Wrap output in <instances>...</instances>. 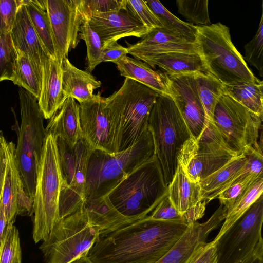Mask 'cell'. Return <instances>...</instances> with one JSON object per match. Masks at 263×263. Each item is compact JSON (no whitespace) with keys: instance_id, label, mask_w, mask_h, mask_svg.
<instances>
[{"instance_id":"12","label":"cell","mask_w":263,"mask_h":263,"mask_svg":"<svg viewBox=\"0 0 263 263\" xmlns=\"http://www.w3.org/2000/svg\"><path fill=\"white\" fill-rule=\"evenodd\" d=\"M62 183L59 199L60 218L77 211L86 199V173L93 150L82 138L73 147L55 138Z\"/></svg>"},{"instance_id":"11","label":"cell","mask_w":263,"mask_h":263,"mask_svg":"<svg viewBox=\"0 0 263 263\" xmlns=\"http://www.w3.org/2000/svg\"><path fill=\"white\" fill-rule=\"evenodd\" d=\"M213 123L226 144L238 156L246 155L258 143L262 118L253 113L227 94L214 109Z\"/></svg>"},{"instance_id":"1","label":"cell","mask_w":263,"mask_h":263,"mask_svg":"<svg viewBox=\"0 0 263 263\" xmlns=\"http://www.w3.org/2000/svg\"><path fill=\"white\" fill-rule=\"evenodd\" d=\"M189 225L184 220H157L147 216L100 235L87 256L92 263H155Z\"/></svg>"},{"instance_id":"37","label":"cell","mask_w":263,"mask_h":263,"mask_svg":"<svg viewBox=\"0 0 263 263\" xmlns=\"http://www.w3.org/2000/svg\"><path fill=\"white\" fill-rule=\"evenodd\" d=\"M80 32V38L84 40L87 47V71L90 72L100 63L102 44L98 34L90 26L87 18H84Z\"/></svg>"},{"instance_id":"26","label":"cell","mask_w":263,"mask_h":263,"mask_svg":"<svg viewBox=\"0 0 263 263\" xmlns=\"http://www.w3.org/2000/svg\"><path fill=\"white\" fill-rule=\"evenodd\" d=\"M3 142L6 160L2 203L7 225L13 224L17 215L18 193L22 182L15 162V145L5 138Z\"/></svg>"},{"instance_id":"22","label":"cell","mask_w":263,"mask_h":263,"mask_svg":"<svg viewBox=\"0 0 263 263\" xmlns=\"http://www.w3.org/2000/svg\"><path fill=\"white\" fill-rule=\"evenodd\" d=\"M62 87L61 64L57 58L49 57L42 69L38 103L43 117L49 119L66 99Z\"/></svg>"},{"instance_id":"25","label":"cell","mask_w":263,"mask_h":263,"mask_svg":"<svg viewBox=\"0 0 263 263\" xmlns=\"http://www.w3.org/2000/svg\"><path fill=\"white\" fill-rule=\"evenodd\" d=\"M90 223L106 234L134 221L121 214L107 196L86 199L82 205Z\"/></svg>"},{"instance_id":"43","label":"cell","mask_w":263,"mask_h":263,"mask_svg":"<svg viewBox=\"0 0 263 263\" xmlns=\"http://www.w3.org/2000/svg\"><path fill=\"white\" fill-rule=\"evenodd\" d=\"M86 17L93 13L126 9V0H83Z\"/></svg>"},{"instance_id":"20","label":"cell","mask_w":263,"mask_h":263,"mask_svg":"<svg viewBox=\"0 0 263 263\" xmlns=\"http://www.w3.org/2000/svg\"><path fill=\"white\" fill-rule=\"evenodd\" d=\"M128 54L141 59L171 52L198 53L195 41L177 34L164 28L154 29L138 42L129 45Z\"/></svg>"},{"instance_id":"34","label":"cell","mask_w":263,"mask_h":263,"mask_svg":"<svg viewBox=\"0 0 263 263\" xmlns=\"http://www.w3.org/2000/svg\"><path fill=\"white\" fill-rule=\"evenodd\" d=\"M12 81L39 99L42 84V76L34 67L29 59L17 54Z\"/></svg>"},{"instance_id":"7","label":"cell","mask_w":263,"mask_h":263,"mask_svg":"<svg viewBox=\"0 0 263 263\" xmlns=\"http://www.w3.org/2000/svg\"><path fill=\"white\" fill-rule=\"evenodd\" d=\"M62 183L56 140L48 134L42 152L33 198L32 237L35 243L46 239L60 219Z\"/></svg>"},{"instance_id":"31","label":"cell","mask_w":263,"mask_h":263,"mask_svg":"<svg viewBox=\"0 0 263 263\" xmlns=\"http://www.w3.org/2000/svg\"><path fill=\"white\" fill-rule=\"evenodd\" d=\"M227 94L248 110L262 118L263 83H238L223 85Z\"/></svg>"},{"instance_id":"14","label":"cell","mask_w":263,"mask_h":263,"mask_svg":"<svg viewBox=\"0 0 263 263\" xmlns=\"http://www.w3.org/2000/svg\"><path fill=\"white\" fill-rule=\"evenodd\" d=\"M79 108L82 137L91 148L108 154L119 152L120 126L106 107L105 98L101 93L79 103Z\"/></svg>"},{"instance_id":"5","label":"cell","mask_w":263,"mask_h":263,"mask_svg":"<svg viewBox=\"0 0 263 263\" xmlns=\"http://www.w3.org/2000/svg\"><path fill=\"white\" fill-rule=\"evenodd\" d=\"M21 124L17 134L15 159L26 195L33 200L37 173L46 133L37 99L19 87Z\"/></svg>"},{"instance_id":"13","label":"cell","mask_w":263,"mask_h":263,"mask_svg":"<svg viewBox=\"0 0 263 263\" xmlns=\"http://www.w3.org/2000/svg\"><path fill=\"white\" fill-rule=\"evenodd\" d=\"M238 156L224 143L212 122L199 139L191 137L183 144L177 157L189 180L200 181Z\"/></svg>"},{"instance_id":"40","label":"cell","mask_w":263,"mask_h":263,"mask_svg":"<svg viewBox=\"0 0 263 263\" xmlns=\"http://www.w3.org/2000/svg\"><path fill=\"white\" fill-rule=\"evenodd\" d=\"M17 53L10 33L0 36V82L12 80Z\"/></svg>"},{"instance_id":"15","label":"cell","mask_w":263,"mask_h":263,"mask_svg":"<svg viewBox=\"0 0 263 263\" xmlns=\"http://www.w3.org/2000/svg\"><path fill=\"white\" fill-rule=\"evenodd\" d=\"M56 58L62 64L79 41L80 27L86 17L83 0H46Z\"/></svg>"},{"instance_id":"17","label":"cell","mask_w":263,"mask_h":263,"mask_svg":"<svg viewBox=\"0 0 263 263\" xmlns=\"http://www.w3.org/2000/svg\"><path fill=\"white\" fill-rule=\"evenodd\" d=\"M227 209L221 204L205 222L190 224L176 244L155 263H189L198 249L206 243L210 234L225 219Z\"/></svg>"},{"instance_id":"24","label":"cell","mask_w":263,"mask_h":263,"mask_svg":"<svg viewBox=\"0 0 263 263\" xmlns=\"http://www.w3.org/2000/svg\"><path fill=\"white\" fill-rule=\"evenodd\" d=\"M62 87L67 99H76L79 103L91 99L95 89L101 87V82L90 72L78 69L67 58L61 64Z\"/></svg>"},{"instance_id":"21","label":"cell","mask_w":263,"mask_h":263,"mask_svg":"<svg viewBox=\"0 0 263 263\" xmlns=\"http://www.w3.org/2000/svg\"><path fill=\"white\" fill-rule=\"evenodd\" d=\"M10 35L16 53L26 55L42 77L43 66L50 57L40 41L23 0H20Z\"/></svg>"},{"instance_id":"8","label":"cell","mask_w":263,"mask_h":263,"mask_svg":"<svg viewBox=\"0 0 263 263\" xmlns=\"http://www.w3.org/2000/svg\"><path fill=\"white\" fill-rule=\"evenodd\" d=\"M160 95L136 81L125 78L118 90L105 98L106 107L120 125L119 151L129 147L141 137L147 127L149 113Z\"/></svg>"},{"instance_id":"50","label":"cell","mask_w":263,"mask_h":263,"mask_svg":"<svg viewBox=\"0 0 263 263\" xmlns=\"http://www.w3.org/2000/svg\"><path fill=\"white\" fill-rule=\"evenodd\" d=\"M70 263H92L87 256V255H84L78 257L76 259Z\"/></svg>"},{"instance_id":"39","label":"cell","mask_w":263,"mask_h":263,"mask_svg":"<svg viewBox=\"0 0 263 263\" xmlns=\"http://www.w3.org/2000/svg\"><path fill=\"white\" fill-rule=\"evenodd\" d=\"M246 60L263 77V11L257 31L253 39L245 46Z\"/></svg>"},{"instance_id":"6","label":"cell","mask_w":263,"mask_h":263,"mask_svg":"<svg viewBox=\"0 0 263 263\" xmlns=\"http://www.w3.org/2000/svg\"><path fill=\"white\" fill-rule=\"evenodd\" d=\"M147 125L154 140L155 155L165 184L171 183L178 165L177 157L191 134L170 95H160L149 113Z\"/></svg>"},{"instance_id":"49","label":"cell","mask_w":263,"mask_h":263,"mask_svg":"<svg viewBox=\"0 0 263 263\" xmlns=\"http://www.w3.org/2000/svg\"><path fill=\"white\" fill-rule=\"evenodd\" d=\"M7 225L3 206L2 203V199L0 202V255L2 247V242L3 239L4 233Z\"/></svg>"},{"instance_id":"30","label":"cell","mask_w":263,"mask_h":263,"mask_svg":"<svg viewBox=\"0 0 263 263\" xmlns=\"http://www.w3.org/2000/svg\"><path fill=\"white\" fill-rule=\"evenodd\" d=\"M26 11L40 41L48 55L57 58L46 0H23Z\"/></svg>"},{"instance_id":"35","label":"cell","mask_w":263,"mask_h":263,"mask_svg":"<svg viewBox=\"0 0 263 263\" xmlns=\"http://www.w3.org/2000/svg\"><path fill=\"white\" fill-rule=\"evenodd\" d=\"M147 6L162 24L163 27L177 34L195 41L196 26L179 19L158 0L145 1Z\"/></svg>"},{"instance_id":"2","label":"cell","mask_w":263,"mask_h":263,"mask_svg":"<svg viewBox=\"0 0 263 263\" xmlns=\"http://www.w3.org/2000/svg\"><path fill=\"white\" fill-rule=\"evenodd\" d=\"M155 155L153 135L148 125L136 142L125 150L108 154L93 149L87 168L86 199L106 196L130 173Z\"/></svg>"},{"instance_id":"19","label":"cell","mask_w":263,"mask_h":263,"mask_svg":"<svg viewBox=\"0 0 263 263\" xmlns=\"http://www.w3.org/2000/svg\"><path fill=\"white\" fill-rule=\"evenodd\" d=\"M168 197L189 224L204 215L206 203L202 199L199 183L191 181L179 163L168 185Z\"/></svg>"},{"instance_id":"42","label":"cell","mask_w":263,"mask_h":263,"mask_svg":"<svg viewBox=\"0 0 263 263\" xmlns=\"http://www.w3.org/2000/svg\"><path fill=\"white\" fill-rule=\"evenodd\" d=\"M20 0H0V36L10 33Z\"/></svg>"},{"instance_id":"46","label":"cell","mask_w":263,"mask_h":263,"mask_svg":"<svg viewBox=\"0 0 263 263\" xmlns=\"http://www.w3.org/2000/svg\"><path fill=\"white\" fill-rule=\"evenodd\" d=\"M128 54L127 48L118 43L117 41L102 44L100 62L116 63Z\"/></svg>"},{"instance_id":"38","label":"cell","mask_w":263,"mask_h":263,"mask_svg":"<svg viewBox=\"0 0 263 263\" xmlns=\"http://www.w3.org/2000/svg\"><path fill=\"white\" fill-rule=\"evenodd\" d=\"M0 263H22L19 232L13 224L6 225L2 242Z\"/></svg>"},{"instance_id":"33","label":"cell","mask_w":263,"mask_h":263,"mask_svg":"<svg viewBox=\"0 0 263 263\" xmlns=\"http://www.w3.org/2000/svg\"><path fill=\"white\" fill-rule=\"evenodd\" d=\"M263 176L258 178L227 210L222 226L215 238H218L230 228L262 195Z\"/></svg>"},{"instance_id":"41","label":"cell","mask_w":263,"mask_h":263,"mask_svg":"<svg viewBox=\"0 0 263 263\" xmlns=\"http://www.w3.org/2000/svg\"><path fill=\"white\" fill-rule=\"evenodd\" d=\"M127 10L150 31L164 28L162 24L147 6L145 1L126 0Z\"/></svg>"},{"instance_id":"47","label":"cell","mask_w":263,"mask_h":263,"mask_svg":"<svg viewBox=\"0 0 263 263\" xmlns=\"http://www.w3.org/2000/svg\"><path fill=\"white\" fill-rule=\"evenodd\" d=\"M189 263H217L216 249L213 241L200 247Z\"/></svg>"},{"instance_id":"23","label":"cell","mask_w":263,"mask_h":263,"mask_svg":"<svg viewBox=\"0 0 263 263\" xmlns=\"http://www.w3.org/2000/svg\"><path fill=\"white\" fill-rule=\"evenodd\" d=\"M46 135L60 138L73 147L82 137L79 108L75 100L68 98L49 119L45 128Z\"/></svg>"},{"instance_id":"29","label":"cell","mask_w":263,"mask_h":263,"mask_svg":"<svg viewBox=\"0 0 263 263\" xmlns=\"http://www.w3.org/2000/svg\"><path fill=\"white\" fill-rule=\"evenodd\" d=\"M247 162L246 155L238 156L200 181L202 200L207 204L217 198L226 186L240 174Z\"/></svg>"},{"instance_id":"16","label":"cell","mask_w":263,"mask_h":263,"mask_svg":"<svg viewBox=\"0 0 263 263\" xmlns=\"http://www.w3.org/2000/svg\"><path fill=\"white\" fill-rule=\"evenodd\" d=\"M166 75L169 95L175 102L191 136L198 140L209 121L199 98L195 72Z\"/></svg>"},{"instance_id":"4","label":"cell","mask_w":263,"mask_h":263,"mask_svg":"<svg viewBox=\"0 0 263 263\" xmlns=\"http://www.w3.org/2000/svg\"><path fill=\"white\" fill-rule=\"evenodd\" d=\"M198 52L206 71L223 85L260 84L231 40L230 29L221 23L196 26Z\"/></svg>"},{"instance_id":"27","label":"cell","mask_w":263,"mask_h":263,"mask_svg":"<svg viewBox=\"0 0 263 263\" xmlns=\"http://www.w3.org/2000/svg\"><path fill=\"white\" fill-rule=\"evenodd\" d=\"M120 74L136 81L157 91L169 95L167 75L155 71L147 64L135 58L126 56L116 63Z\"/></svg>"},{"instance_id":"36","label":"cell","mask_w":263,"mask_h":263,"mask_svg":"<svg viewBox=\"0 0 263 263\" xmlns=\"http://www.w3.org/2000/svg\"><path fill=\"white\" fill-rule=\"evenodd\" d=\"M208 0H177L178 12L191 24L205 26L211 24L209 17Z\"/></svg>"},{"instance_id":"44","label":"cell","mask_w":263,"mask_h":263,"mask_svg":"<svg viewBox=\"0 0 263 263\" xmlns=\"http://www.w3.org/2000/svg\"><path fill=\"white\" fill-rule=\"evenodd\" d=\"M148 216L151 219L157 220L186 221L171 202L168 195L159 203L151 214Z\"/></svg>"},{"instance_id":"51","label":"cell","mask_w":263,"mask_h":263,"mask_svg":"<svg viewBox=\"0 0 263 263\" xmlns=\"http://www.w3.org/2000/svg\"><path fill=\"white\" fill-rule=\"evenodd\" d=\"M241 263H263V257L254 256Z\"/></svg>"},{"instance_id":"45","label":"cell","mask_w":263,"mask_h":263,"mask_svg":"<svg viewBox=\"0 0 263 263\" xmlns=\"http://www.w3.org/2000/svg\"><path fill=\"white\" fill-rule=\"evenodd\" d=\"M256 180H248L235 184L219 193L217 198L219 199L220 204L223 205L228 209Z\"/></svg>"},{"instance_id":"28","label":"cell","mask_w":263,"mask_h":263,"mask_svg":"<svg viewBox=\"0 0 263 263\" xmlns=\"http://www.w3.org/2000/svg\"><path fill=\"white\" fill-rule=\"evenodd\" d=\"M140 61L154 68L158 66L168 75L189 72H207L197 52H171L144 58Z\"/></svg>"},{"instance_id":"10","label":"cell","mask_w":263,"mask_h":263,"mask_svg":"<svg viewBox=\"0 0 263 263\" xmlns=\"http://www.w3.org/2000/svg\"><path fill=\"white\" fill-rule=\"evenodd\" d=\"M262 222V195L222 235L212 240L217 263H241L254 256L263 257Z\"/></svg>"},{"instance_id":"18","label":"cell","mask_w":263,"mask_h":263,"mask_svg":"<svg viewBox=\"0 0 263 263\" xmlns=\"http://www.w3.org/2000/svg\"><path fill=\"white\" fill-rule=\"evenodd\" d=\"M91 28L98 34L102 44L127 36L142 37L149 30L127 9L93 13L88 17Z\"/></svg>"},{"instance_id":"48","label":"cell","mask_w":263,"mask_h":263,"mask_svg":"<svg viewBox=\"0 0 263 263\" xmlns=\"http://www.w3.org/2000/svg\"><path fill=\"white\" fill-rule=\"evenodd\" d=\"M4 137L0 133V202L2 199L3 187L6 169V154L4 146Z\"/></svg>"},{"instance_id":"32","label":"cell","mask_w":263,"mask_h":263,"mask_svg":"<svg viewBox=\"0 0 263 263\" xmlns=\"http://www.w3.org/2000/svg\"><path fill=\"white\" fill-rule=\"evenodd\" d=\"M198 91L208 121L213 123L215 107L224 94V85L208 72H195Z\"/></svg>"},{"instance_id":"3","label":"cell","mask_w":263,"mask_h":263,"mask_svg":"<svg viewBox=\"0 0 263 263\" xmlns=\"http://www.w3.org/2000/svg\"><path fill=\"white\" fill-rule=\"evenodd\" d=\"M167 195L168 186L155 155L105 196L121 214L135 221L148 216Z\"/></svg>"},{"instance_id":"9","label":"cell","mask_w":263,"mask_h":263,"mask_svg":"<svg viewBox=\"0 0 263 263\" xmlns=\"http://www.w3.org/2000/svg\"><path fill=\"white\" fill-rule=\"evenodd\" d=\"M99 235V230L90 223L81 206L60 219L40 249L46 263H70L87 255Z\"/></svg>"}]
</instances>
